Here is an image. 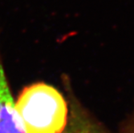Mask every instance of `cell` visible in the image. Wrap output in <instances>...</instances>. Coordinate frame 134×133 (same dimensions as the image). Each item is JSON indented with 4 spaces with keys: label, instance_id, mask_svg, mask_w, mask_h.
Masks as SVG:
<instances>
[{
    "label": "cell",
    "instance_id": "cell-3",
    "mask_svg": "<svg viewBox=\"0 0 134 133\" xmlns=\"http://www.w3.org/2000/svg\"><path fill=\"white\" fill-rule=\"evenodd\" d=\"M63 133H109L84 113L76 111L68 117V124Z\"/></svg>",
    "mask_w": 134,
    "mask_h": 133
},
{
    "label": "cell",
    "instance_id": "cell-4",
    "mask_svg": "<svg viewBox=\"0 0 134 133\" xmlns=\"http://www.w3.org/2000/svg\"><path fill=\"white\" fill-rule=\"evenodd\" d=\"M121 133H134V118L131 120L130 123L125 128Z\"/></svg>",
    "mask_w": 134,
    "mask_h": 133
},
{
    "label": "cell",
    "instance_id": "cell-2",
    "mask_svg": "<svg viewBox=\"0 0 134 133\" xmlns=\"http://www.w3.org/2000/svg\"><path fill=\"white\" fill-rule=\"evenodd\" d=\"M0 133H27L15 107L0 55Z\"/></svg>",
    "mask_w": 134,
    "mask_h": 133
},
{
    "label": "cell",
    "instance_id": "cell-1",
    "mask_svg": "<svg viewBox=\"0 0 134 133\" xmlns=\"http://www.w3.org/2000/svg\"><path fill=\"white\" fill-rule=\"evenodd\" d=\"M15 107L27 133H63L68 124V108L64 97L45 83L24 88Z\"/></svg>",
    "mask_w": 134,
    "mask_h": 133
}]
</instances>
